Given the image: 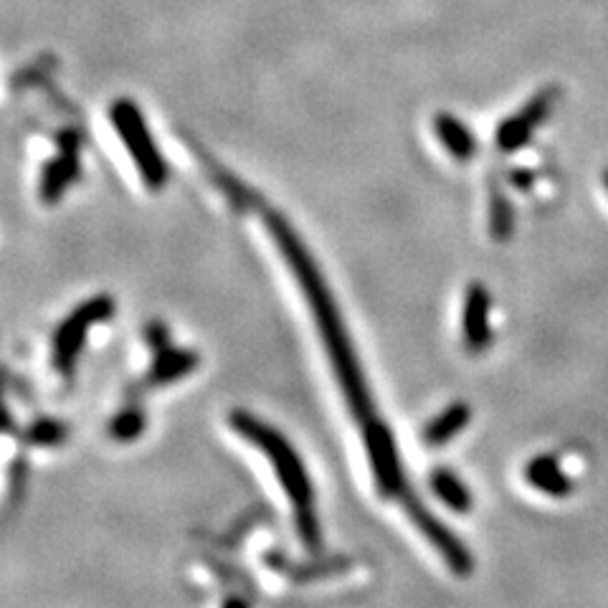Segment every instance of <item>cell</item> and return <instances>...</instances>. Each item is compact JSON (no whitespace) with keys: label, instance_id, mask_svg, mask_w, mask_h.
<instances>
[{"label":"cell","instance_id":"6da1fadb","mask_svg":"<svg viewBox=\"0 0 608 608\" xmlns=\"http://www.w3.org/2000/svg\"><path fill=\"white\" fill-rule=\"evenodd\" d=\"M264 223L266 228H269V234H272L274 244H277L279 254H282L284 261L289 264V272L294 274L299 289H302V294L307 297L312 320H315L317 332H320L322 337V345H325V353L327 358H330L337 386H340L342 396L348 401L355 424L360 426V434H363L365 439V436L375 434V431L386 429L388 424L378 416V411H375L373 393H370L368 378H365L363 368H360L358 363L353 340H350L348 330L342 325L340 310H337L330 287H327V282L322 279L315 259H312L307 246L302 244V239L297 236L292 223H289L282 213L266 211Z\"/></svg>","mask_w":608,"mask_h":608},{"label":"cell","instance_id":"7a4b0ae2","mask_svg":"<svg viewBox=\"0 0 608 608\" xmlns=\"http://www.w3.org/2000/svg\"><path fill=\"white\" fill-rule=\"evenodd\" d=\"M228 421H231V429L236 434L251 441L272 462L274 474H277L284 494H287L294 507V525H297L299 540L310 550H320L322 530L315 512V487H312L310 472H307L304 462L299 459L292 441L279 434L272 424H266V421L256 418L254 413L241 411V408L231 413Z\"/></svg>","mask_w":608,"mask_h":608},{"label":"cell","instance_id":"3957f363","mask_svg":"<svg viewBox=\"0 0 608 608\" xmlns=\"http://www.w3.org/2000/svg\"><path fill=\"white\" fill-rule=\"evenodd\" d=\"M109 120H112L114 132L120 135L122 145L130 152L132 163L140 173L142 183L150 190H163L168 185V163H165L163 152L155 145L150 127L145 122V114L140 112L132 99H114L109 109Z\"/></svg>","mask_w":608,"mask_h":608},{"label":"cell","instance_id":"277c9868","mask_svg":"<svg viewBox=\"0 0 608 608\" xmlns=\"http://www.w3.org/2000/svg\"><path fill=\"white\" fill-rule=\"evenodd\" d=\"M112 315L114 299L107 297V294H97V297L79 304V307L61 322L54 335V353H51L56 373L64 375V378H71V373H74L76 368V360H79V353L84 350V342H87L92 327L109 320Z\"/></svg>","mask_w":608,"mask_h":608},{"label":"cell","instance_id":"5b68a950","mask_svg":"<svg viewBox=\"0 0 608 608\" xmlns=\"http://www.w3.org/2000/svg\"><path fill=\"white\" fill-rule=\"evenodd\" d=\"M560 99L558 87H545L538 94H532L515 114H510L497 127V147L502 152H517L532 140V135L543 127V122L553 114L555 104Z\"/></svg>","mask_w":608,"mask_h":608},{"label":"cell","instance_id":"8992f818","mask_svg":"<svg viewBox=\"0 0 608 608\" xmlns=\"http://www.w3.org/2000/svg\"><path fill=\"white\" fill-rule=\"evenodd\" d=\"M492 294L482 282L469 284L462 307V337L469 353H484L492 342Z\"/></svg>","mask_w":608,"mask_h":608},{"label":"cell","instance_id":"52a82bcc","mask_svg":"<svg viewBox=\"0 0 608 608\" xmlns=\"http://www.w3.org/2000/svg\"><path fill=\"white\" fill-rule=\"evenodd\" d=\"M76 178H79V137L74 132H64L59 137V155L51 158L41 173L38 196L44 198V203H56Z\"/></svg>","mask_w":608,"mask_h":608},{"label":"cell","instance_id":"ba28073f","mask_svg":"<svg viewBox=\"0 0 608 608\" xmlns=\"http://www.w3.org/2000/svg\"><path fill=\"white\" fill-rule=\"evenodd\" d=\"M525 479L530 482V487L548 494V497H555V500H563V497L573 494V479L563 472L558 456L553 454H540L530 459L525 467Z\"/></svg>","mask_w":608,"mask_h":608},{"label":"cell","instance_id":"9c48e42d","mask_svg":"<svg viewBox=\"0 0 608 608\" xmlns=\"http://www.w3.org/2000/svg\"><path fill=\"white\" fill-rule=\"evenodd\" d=\"M434 132L436 137H439L441 145H444L456 160H472L474 155H477L479 142L477 137H474V132L451 112L436 114Z\"/></svg>","mask_w":608,"mask_h":608},{"label":"cell","instance_id":"30bf717a","mask_svg":"<svg viewBox=\"0 0 608 608\" xmlns=\"http://www.w3.org/2000/svg\"><path fill=\"white\" fill-rule=\"evenodd\" d=\"M196 368H198V355L193 353V350L165 348L160 350V353H155L150 375H147V383L155 388L168 386V383H175V380L190 375Z\"/></svg>","mask_w":608,"mask_h":608},{"label":"cell","instance_id":"8fae6325","mask_svg":"<svg viewBox=\"0 0 608 608\" xmlns=\"http://www.w3.org/2000/svg\"><path fill=\"white\" fill-rule=\"evenodd\" d=\"M469 421H472V408L462 401L451 403L439 416L431 418L429 426L424 429V441L429 446H434V449H439V446L449 444L454 436L462 434L469 426Z\"/></svg>","mask_w":608,"mask_h":608},{"label":"cell","instance_id":"7c38bea8","mask_svg":"<svg viewBox=\"0 0 608 608\" xmlns=\"http://www.w3.org/2000/svg\"><path fill=\"white\" fill-rule=\"evenodd\" d=\"M431 492L439 497V502H444L449 510L459 512V515H467V512H472V492H469L467 484L462 482V479L456 477L451 469L439 467L431 472Z\"/></svg>","mask_w":608,"mask_h":608},{"label":"cell","instance_id":"4fadbf2b","mask_svg":"<svg viewBox=\"0 0 608 608\" xmlns=\"http://www.w3.org/2000/svg\"><path fill=\"white\" fill-rule=\"evenodd\" d=\"M489 231L497 241L510 239L515 231V208L500 190H494L492 203H489Z\"/></svg>","mask_w":608,"mask_h":608},{"label":"cell","instance_id":"5bb4252c","mask_svg":"<svg viewBox=\"0 0 608 608\" xmlns=\"http://www.w3.org/2000/svg\"><path fill=\"white\" fill-rule=\"evenodd\" d=\"M206 170H208V173H211V178L216 180L218 188H221L223 193H226V196L231 198V201H234V206H239V208H249L251 206L254 196H251L249 190H246L244 185L239 183V180L231 178V175H228L226 170L218 168V165L213 163V160H206Z\"/></svg>","mask_w":608,"mask_h":608},{"label":"cell","instance_id":"9a60e30c","mask_svg":"<svg viewBox=\"0 0 608 608\" xmlns=\"http://www.w3.org/2000/svg\"><path fill=\"white\" fill-rule=\"evenodd\" d=\"M112 436L117 441H132L145 431V413L140 408H125L114 416L112 426H109Z\"/></svg>","mask_w":608,"mask_h":608},{"label":"cell","instance_id":"2e32d148","mask_svg":"<svg viewBox=\"0 0 608 608\" xmlns=\"http://www.w3.org/2000/svg\"><path fill=\"white\" fill-rule=\"evenodd\" d=\"M64 426L56 424V421H36L28 431V439L36 446H54L64 439Z\"/></svg>","mask_w":608,"mask_h":608},{"label":"cell","instance_id":"e0dca14e","mask_svg":"<svg viewBox=\"0 0 608 608\" xmlns=\"http://www.w3.org/2000/svg\"><path fill=\"white\" fill-rule=\"evenodd\" d=\"M145 337H147V345L152 348V353H160V350L170 348V332L168 327L160 325V322H152V325L145 330Z\"/></svg>","mask_w":608,"mask_h":608},{"label":"cell","instance_id":"ac0fdd59","mask_svg":"<svg viewBox=\"0 0 608 608\" xmlns=\"http://www.w3.org/2000/svg\"><path fill=\"white\" fill-rule=\"evenodd\" d=\"M512 180H515L517 188H530V185H532V173H525V170H517V173L512 175Z\"/></svg>","mask_w":608,"mask_h":608},{"label":"cell","instance_id":"d6986e66","mask_svg":"<svg viewBox=\"0 0 608 608\" xmlns=\"http://www.w3.org/2000/svg\"><path fill=\"white\" fill-rule=\"evenodd\" d=\"M221 608H251V606L244 601V598H236V596H234V598H228V601L223 603Z\"/></svg>","mask_w":608,"mask_h":608},{"label":"cell","instance_id":"ffe728a7","mask_svg":"<svg viewBox=\"0 0 608 608\" xmlns=\"http://www.w3.org/2000/svg\"><path fill=\"white\" fill-rule=\"evenodd\" d=\"M603 185H606V190H608V170H603Z\"/></svg>","mask_w":608,"mask_h":608}]
</instances>
